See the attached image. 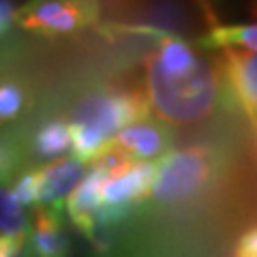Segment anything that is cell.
I'll return each instance as SVG.
<instances>
[{
  "label": "cell",
  "instance_id": "cell-1",
  "mask_svg": "<svg viewBox=\"0 0 257 257\" xmlns=\"http://www.w3.org/2000/svg\"><path fill=\"white\" fill-rule=\"evenodd\" d=\"M225 92L219 54L202 56L197 67L184 73H170L146 54L144 94L152 116L172 128L195 126L214 116Z\"/></svg>",
  "mask_w": 257,
  "mask_h": 257
},
{
  "label": "cell",
  "instance_id": "cell-2",
  "mask_svg": "<svg viewBox=\"0 0 257 257\" xmlns=\"http://www.w3.org/2000/svg\"><path fill=\"white\" fill-rule=\"evenodd\" d=\"M150 116L152 111L144 90L105 86L86 92L67 118L73 135V157L92 165L122 128Z\"/></svg>",
  "mask_w": 257,
  "mask_h": 257
},
{
  "label": "cell",
  "instance_id": "cell-3",
  "mask_svg": "<svg viewBox=\"0 0 257 257\" xmlns=\"http://www.w3.org/2000/svg\"><path fill=\"white\" fill-rule=\"evenodd\" d=\"M219 152L208 144H191L157 161V176L150 199L159 206H187L212 189L219 176Z\"/></svg>",
  "mask_w": 257,
  "mask_h": 257
},
{
  "label": "cell",
  "instance_id": "cell-4",
  "mask_svg": "<svg viewBox=\"0 0 257 257\" xmlns=\"http://www.w3.org/2000/svg\"><path fill=\"white\" fill-rule=\"evenodd\" d=\"M99 0H26L15 15V26L39 37H64L96 26Z\"/></svg>",
  "mask_w": 257,
  "mask_h": 257
},
{
  "label": "cell",
  "instance_id": "cell-5",
  "mask_svg": "<svg viewBox=\"0 0 257 257\" xmlns=\"http://www.w3.org/2000/svg\"><path fill=\"white\" fill-rule=\"evenodd\" d=\"M225 92L246 116L257 135V52L242 47H227L219 52Z\"/></svg>",
  "mask_w": 257,
  "mask_h": 257
},
{
  "label": "cell",
  "instance_id": "cell-6",
  "mask_svg": "<svg viewBox=\"0 0 257 257\" xmlns=\"http://www.w3.org/2000/svg\"><path fill=\"white\" fill-rule=\"evenodd\" d=\"M172 144H174L172 126H167L159 118L150 116V118H144L140 122H133L126 128H122L109 146L126 152L135 161L157 163L167 152L174 150Z\"/></svg>",
  "mask_w": 257,
  "mask_h": 257
},
{
  "label": "cell",
  "instance_id": "cell-7",
  "mask_svg": "<svg viewBox=\"0 0 257 257\" xmlns=\"http://www.w3.org/2000/svg\"><path fill=\"white\" fill-rule=\"evenodd\" d=\"M37 174V184H39V202L41 208H56L62 210V206H67V199L71 197L90 170L84 161L71 157H62L52 163L35 167Z\"/></svg>",
  "mask_w": 257,
  "mask_h": 257
},
{
  "label": "cell",
  "instance_id": "cell-8",
  "mask_svg": "<svg viewBox=\"0 0 257 257\" xmlns=\"http://www.w3.org/2000/svg\"><path fill=\"white\" fill-rule=\"evenodd\" d=\"M107 178H109L107 172L99 170V167H90V174L71 193L67 206H64L71 223L90 242H99L101 238V212H103L101 195H103V184L107 182Z\"/></svg>",
  "mask_w": 257,
  "mask_h": 257
},
{
  "label": "cell",
  "instance_id": "cell-9",
  "mask_svg": "<svg viewBox=\"0 0 257 257\" xmlns=\"http://www.w3.org/2000/svg\"><path fill=\"white\" fill-rule=\"evenodd\" d=\"M73 242L64 229L62 210L39 208L32 216V227L26 240V257H71Z\"/></svg>",
  "mask_w": 257,
  "mask_h": 257
},
{
  "label": "cell",
  "instance_id": "cell-10",
  "mask_svg": "<svg viewBox=\"0 0 257 257\" xmlns=\"http://www.w3.org/2000/svg\"><path fill=\"white\" fill-rule=\"evenodd\" d=\"M26 150L32 159L43 161V165L67 157V152L73 150V135H71L69 120L67 118L43 120V122L30 133L28 146L24 148V157H26Z\"/></svg>",
  "mask_w": 257,
  "mask_h": 257
},
{
  "label": "cell",
  "instance_id": "cell-11",
  "mask_svg": "<svg viewBox=\"0 0 257 257\" xmlns=\"http://www.w3.org/2000/svg\"><path fill=\"white\" fill-rule=\"evenodd\" d=\"M202 52H221L227 47H242L257 52V22L253 24H219L212 26L195 43Z\"/></svg>",
  "mask_w": 257,
  "mask_h": 257
},
{
  "label": "cell",
  "instance_id": "cell-12",
  "mask_svg": "<svg viewBox=\"0 0 257 257\" xmlns=\"http://www.w3.org/2000/svg\"><path fill=\"white\" fill-rule=\"evenodd\" d=\"M30 227L32 219L26 216V210L13 197L11 189L3 184V193H0V242L26 246Z\"/></svg>",
  "mask_w": 257,
  "mask_h": 257
},
{
  "label": "cell",
  "instance_id": "cell-13",
  "mask_svg": "<svg viewBox=\"0 0 257 257\" xmlns=\"http://www.w3.org/2000/svg\"><path fill=\"white\" fill-rule=\"evenodd\" d=\"M26 105H28V94L24 84L5 75L3 84H0V120H3V126L18 120L24 114Z\"/></svg>",
  "mask_w": 257,
  "mask_h": 257
},
{
  "label": "cell",
  "instance_id": "cell-14",
  "mask_svg": "<svg viewBox=\"0 0 257 257\" xmlns=\"http://www.w3.org/2000/svg\"><path fill=\"white\" fill-rule=\"evenodd\" d=\"M231 257H257V223L248 225L242 234H238L231 246Z\"/></svg>",
  "mask_w": 257,
  "mask_h": 257
},
{
  "label": "cell",
  "instance_id": "cell-15",
  "mask_svg": "<svg viewBox=\"0 0 257 257\" xmlns=\"http://www.w3.org/2000/svg\"><path fill=\"white\" fill-rule=\"evenodd\" d=\"M20 7L13 3V0H0V35L3 39L7 37L9 28L15 24V15H18Z\"/></svg>",
  "mask_w": 257,
  "mask_h": 257
},
{
  "label": "cell",
  "instance_id": "cell-16",
  "mask_svg": "<svg viewBox=\"0 0 257 257\" xmlns=\"http://www.w3.org/2000/svg\"><path fill=\"white\" fill-rule=\"evenodd\" d=\"M208 3H219V0H208Z\"/></svg>",
  "mask_w": 257,
  "mask_h": 257
}]
</instances>
